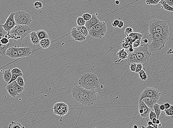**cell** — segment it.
<instances>
[{
	"instance_id": "cell-56",
	"label": "cell",
	"mask_w": 173,
	"mask_h": 128,
	"mask_svg": "<svg viewBox=\"0 0 173 128\" xmlns=\"http://www.w3.org/2000/svg\"><path fill=\"white\" fill-rule=\"evenodd\" d=\"M153 128H158V125L157 124H154L153 126Z\"/></svg>"
},
{
	"instance_id": "cell-34",
	"label": "cell",
	"mask_w": 173,
	"mask_h": 128,
	"mask_svg": "<svg viewBox=\"0 0 173 128\" xmlns=\"http://www.w3.org/2000/svg\"><path fill=\"white\" fill-rule=\"evenodd\" d=\"M86 21L81 17H78L77 19L76 23L77 26H85V24H86Z\"/></svg>"
},
{
	"instance_id": "cell-11",
	"label": "cell",
	"mask_w": 173,
	"mask_h": 128,
	"mask_svg": "<svg viewBox=\"0 0 173 128\" xmlns=\"http://www.w3.org/2000/svg\"><path fill=\"white\" fill-rule=\"evenodd\" d=\"M53 113L60 116H63L66 115L69 111V107L67 104L60 102L55 104L53 108Z\"/></svg>"
},
{
	"instance_id": "cell-2",
	"label": "cell",
	"mask_w": 173,
	"mask_h": 128,
	"mask_svg": "<svg viewBox=\"0 0 173 128\" xmlns=\"http://www.w3.org/2000/svg\"><path fill=\"white\" fill-rule=\"evenodd\" d=\"M78 85L89 90L94 91L99 88V80L96 74L91 73H86L80 76Z\"/></svg>"
},
{
	"instance_id": "cell-15",
	"label": "cell",
	"mask_w": 173,
	"mask_h": 128,
	"mask_svg": "<svg viewBox=\"0 0 173 128\" xmlns=\"http://www.w3.org/2000/svg\"><path fill=\"white\" fill-rule=\"evenodd\" d=\"M5 55L11 58H19L17 47L11 46L9 47L6 50Z\"/></svg>"
},
{
	"instance_id": "cell-39",
	"label": "cell",
	"mask_w": 173,
	"mask_h": 128,
	"mask_svg": "<svg viewBox=\"0 0 173 128\" xmlns=\"http://www.w3.org/2000/svg\"><path fill=\"white\" fill-rule=\"evenodd\" d=\"M34 6L36 9H38L42 8L43 4L40 1H36L34 3Z\"/></svg>"
},
{
	"instance_id": "cell-14",
	"label": "cell",
	"mask_w": 173,
	"mask_h": 128,
	"mask_svg": "<svg viewBox=\"0 0 173 128\" xmlns=\"http://www.w3.org/2000/svg\"><path fill=\"white\" fill-rule=\"evenodd\" d=\"M17 52L19 58L29 56L31 53L32 50L29 47H17Z\"/></svg>"
},
{
	"instance_id": "cell-16",
	"label": "cell",
	"mask_w": 173,
	"mask_h": 128,
	"mask_svg": "<svg viewBox=\"0 0 173 128\" xmlns=\"http://www.w3.org/2000/svg\"><path fill=\"white\" fill-rule=\"evenodd\" d=\"M100 22V20L96 15L92 14V17L91 19L88 21H86L85 26L89 31L92 27L94 26Z\"/></svg>"
},
{
	"instance_id": "cell-46",
	"label": "cell",
	"mask_w": 173,
	"mask_h": 128,
	"mask_svg": "<svg viewBox=\"0 0 173 128\" xmlns=\"http://www.w3.org/2000/svg\"><path fill=\"white\" fill-rule=\"evenodd\" d=\"M162 1L168 4V5L173 7V0H162Z\"/></svg>"
},
{
	"instance_id": "cell-48",
	"label": "cell",
	"mask_w": 173,
	"mask_h": 128,
	"mask_svg": "<svg viewBox=\"0 0 173 128\" xmlns=\"http://www.w3.org/2000/svg\"><path fill=\"white\" fill-rule=\"evenodd\" d=\"M160 108L161 111H164L165 110V108L164 103H162L160 105Z\"/></svg>"
},
{
	"instance_id": "cell-29",
	"label": "cell",
	"mask_w": 173,
	"mask_h": 128,
	"mask_svg": "<svg viewBox=\"0 0 173 128\" xmlns=\"http://www.w3.org/2000/svg\"><path fill=\"white\" fill-rule=\"evenodd\" d=\"M153 108L154 110V112L157 116V119H159L161 113V111L160 108V105L156 103L154 105Z\"/></svg>"
},
{
	"instance_id": "cell-57",
	"label": "cell",
	"mask_w": 173,
	"mask_h": 128,
	"mask_svg": "<svg viewBox=\"0 0 173 128\" xmlns=\"http://www.w3.org/2000/svg\"><path fill=\"white\" fill-rule=\"evenodd\" d=\"M144 128H153V126H150V125H148V126L145 127H144Z\"/></svg>"
},
{
	"instance_id": "cell-21",
	"label": "cell",
	"mask_w": 173,
	"mask_h": 128,
	"mask_svg": "<svg viewBox=\"0 0 173 128\" xmlns=\"http://www.w3.org/2000/svg\"><path fill=\"white\" fill-rule=\"evenodd\" d=\"M6 88L7 92L11 97H15L19 94L16 91L14 88L11 85V83L8 84L6 85Z\"/></svg>"
},
{
	"instance_id": "cell-58",
	"label": "cell",
	"mask_w": 173,
	"mask_h": 128,
	"mask_svg": "<svg viewBox=\"0 0 173 128\" xmlns=\"http://www.w3.org/2000/svg\"><path fill=\"white\" fill-rule=\"evenodd\" d=\"M133 128H138L139 127L137 125H134V126H133Z\"/></svg>"
},
{
	"instance_id": "cell-9",
	"label": "cell",
	"mask_w": 173,
	"mask_h": 128,
	"mask_svg": "<svg viewBox=\"0 0 173 128\" xmlns=\"http://www.w3.org/2000/svg\"><path fill=\"white\" fill-rule=\"evenodd\" d=\"M14 18L17 25L29 26L32 22L31 15L24 11H19L14 13Z\"/></svg>"
},
{
	"instance_id": "cell-54",
	"label": "cell",
	"mask_w": 173,
	"mask_h": 128,
	"mask_svg": "<svg viewBox=\"0 0 173 128\" xmlns=\"http://www.w3.org/2000/svg\"><path fill=\"white\" fill-rule=\"evenodd\" d=\"M115 3L116 6H118L119 5V3H120V2H119V0H116Z\"/></svg>"
},
{
	"instance_id": "cell-31",
	"label": "cell",
	"mask_w": 173,
	"mask_h": 128,
	"mask_svg": "<svg viewBox=\"0 0 173 128\" xmlns=\"http://www.w3.org/2000/svg\"><path fill=\"white\" fill-rule=\"evenodd\" d=\"M25 127L22 126V125L20 124V123H18L17 121H11V123L9 125V128H24Z\"/></svg>"
},
{
	"instance_id": "cell-30",
	"label": "cell",
	"mask_w": 173,
	"mask_h": 128,
	"mask_svg": "<svg viewBox=\"0 0 173 128\" xmlns=\"http://www.w3.org/2000/svg\"><path fill=\"white\" fill-rule=\"evenodd\" d=\"M139 74L140 78L142 81H146L148 77L146 71L143 69L138 73Z\"/></svg>"
},
{
	"instance_id": "cell-42",
	"label": "cell",
	"mask_w": 173,
	"mask_h": 128,
	"mask_svg": "<svg viewBox=\"0 0 173 128\" xmlns=\"http://www.w3.org/2000/svg\"><path fill=\"white\" fill-rule=\"evenodd\" d=\"M11 72H12V74H19L22 73V70L17 68H15L13 69L12 70H11Z\"/></svg>"
},
{
	"instance_id": "cell-22",
	"label": "cell",
	"mask_w": 173,
	"mask_h": 128,
	"mask_svg": "<svg viewBox=\"0 0 173 128\" xmlns=\"http://www.w3.org/2000/svg\"><path fill=\"white\" fill-rule=\"evenodd\" d=\"M30 39L31 42L34 45H37L39 43L40 40L38 37L37 32L35 31H32L30 34Z\"/></svg>"
},
{
	"instance_id": "cell-7",
	"label": "cell",
	"mask_w": 173,
	"mask_h": 128,
	"mask_svg": "<svg viewBox=\"0 0 173 128\" xmlns=\"http://www.w3.org/2000/svg\"><path fill=\"white\" fill-rule=\"evenodd\" d=\"M31 29L26 25H16L10 31V33L13 39L21 41L29 34Z\"/></svg>"
},
{
	"instance_id": "cell-53",
	"label": "cell",
	"mask_w": 173,
	"mask_h": 128,
	"mask_svg": "<svg viewBox=\"0 0 173 128\" xmlns=\"http://www.w3.org/2000/svg\"><path fill=\"white\" fill-rule=\"evenodd\" d=\"M142 42H144V43L148 44V42H149V40H148L147 39H144L143 40V41H142Z\"/></svg>"
},
{
	"instance_id": "cell-20",
	"label": "cell",
	"mask_w": 173,
	"mask_h": 128,
	"mask_svg": "<svg viewBox=\"0 0 173 128\" xmlns=\"http://www.w3.org/2000/svg\"><path fill=\"white\" fill-rule=\"evenodd\" d=\"M128 53L127 51L126 50L125 48L120 49L117 53L116 56H118L119 58V61L127 59L128 56Z\"/></svg>"
},
{
	"instance_id": "cell-12",
	"label": "cell",
	"mask_w": 173,
	"mask_h": 128,
	"mask_svg": "<svg viewBox=\"0 0 173 128\" xmlns=\"http://www.w3.org/2000/svg\"><path fill=\"white\" fill-rule=\"evenodd\" d=\"M14 13H12L9 15L3 25H0L6 31L10 32L11 30L17 25L14 18Z\"/></svg>"
},
{
	"instance_id": "cell-28",
	"label": "cell",
	"mask_w": 173,
	"mask_h": 128,
	"mask_svg": "<svg viewBox=\"0 0 173 128\" xmlns=\"http://www.w3.org/2000/svg\"><path fill=\"white\" fill-rule=\"evenodd\" d=\"M159 3L160 4L161 7L162 9L170 12H172L173 13V7L168 5V4L162 0H161L159 2Z\"/></svg>"
},
{
	"instance_id": "cell-18",
	"label": "cell",
	"mask_w": 173,
	"mask_h": 128,
	"mask_svg": "<svg viewBox=\"0 0 173 128\" xmlns=\"http://www.w3.org/2000/svg\"><path fill=\"white\" fill-rule=\"evenodd\" d=\"M159 100L155 98H150V97H146L143 98L142 101L150 109L153 108L154 105L159 101Z\"/></svg>"
},
{
	"instance_id": "cell-33",
	"label": "cell",
	"mask_w": 173,
	"mask_h": 128,
	"mask_svg": "<svg viewBox=\"0 0 173 128\" xmlns=\"http://www.w3.org/2000/svg\"><path fill=\"white\" fill-rule=\"evenodd\" d=\"M17 84L20 87H24L25 85V82L24 81L23 78V76H20L17 77L16 80Z\"/></svg>"
},
{
	"instance_id": "cell-51",
	"label": "cell",
	"mask_w": 173,
	"mask_h": 128,
	"mask_svg": "<svg viewBox=\"0 0 173 128\" xmlns=\"http://www.w3.org/2000/svg\"><path fill=\"white\" fill-rule=\"evenodd\" d=\"M147 123L148 125H150V126H153L154 125V124H153L151 121H148Z\"/></svg>"
},
{
	"instance_id": "cell-43",
	"label": "cell",
	"mask_w": 173,
	"mask_h": 128,
	"mask_svg": "<svg viewBox=\"0 0 173 128\" xmlns=\"http://www.w3.org/2000/svg\"><path fill=\"white\" fill-rule=\"evenodd\" d=\"M137 63H134L131 64L130 65V70L132 72H135L136 68Z\"/></svg>"
},
{
	"instance_id": "cell-55",
	"label": "cell",
	"mask_w": 173,
	"mask_h": 128,
	"mask_svg": "<svg viewBox=\"0 0 173 128\" xmlns=\"http://www.w3.org/2000/svg\"><path fill=\"white\" fill-rule=\"evenodd\" d=\"M160 123V120H159V119H157V120H156V124L159 125Z\"/></svg>"
},
{
	"instance_id": "cell-60",
	"label": "cell",
	"mask_w": 173,
	"mask_h": 128,
	"mask_svg": "<svg viewBox=\"0 0 173 128\" xmlns=\"http://www.w3.org/2000/svg\"><path fill=\"white\" fill-rule=\"evenodd\" d=\"M145 1H146V0H145Z\"/></svg>"
},
{
	"instance_id": "cell-1",
	"label": "cell",
	"mask_w": 173,
	"mask_h": 128,
	"mask_svg": "<svg viewBox=\"0 0 173 128\" xmlns=\"http://www.w3.org/2000/svg\"><path fill=\"white\" fill-rule=\"evenodd\" d=\"M72 92L74 99L83 105H92L97 101V94L94 91L86 89L79 85L74 87Z\"/></svg>"
},
{
	"instance_id": "cell-52",
	"label": "cell",
	"mask_w": 173,
	"mask_h": 128,
	"mask_svg": "<svg viewBox=\"0 0 173 128\" xmlns=\"http://www.w3.org/2000/svg\"><path fill=\"white\" fill-rule=\"evenodd\" d=\"M157 118H154L151 121H152L154 124H156V120H157Z\"/></svg>"
},
{
	"instance_id": "cell-25",
	"label": "cell",
	"mask_w": 173,
	"mask_h": 128,
	"mask_svg": "<svg viewBox=\"0 0 173 128\" xmlns=\"http://www.w3.org/2000/svg\"><path fill=\"white\" fill-rule=\"evenodd\" d=\"M11 85L12 86V87L14 88L16 90V91L18 93V94H20V93H22L23 92V91L24 90V87H20V86H19V85L17 84V82L16 80H14V81H13L12 82H11Z\"/></svg>"
},
{
	"instance_id": "cell-4",
	"label": "cell",
	"mask_w": 173,
	"mask_h": 128,
	"mask_svg": "<svg viewBox=\"0 0 173 128\" xmlns=\"http://www.w3.org/2000/svg\"><path fill=\"white\" fill-rule=\"evenodd\" d=\"M149 31L158 32L168 41L170 35L169 26L165 21L158 18L152 20L149 24Z\"/></svg>"
},
{
	"instance_id": "cell-38",
	"label": "cell",
	"mask_w": 173,
	"mask_h": 128,
	"mask_svg": "<svg viewBox=\"0 0 173 128\" xmlns=\"http://www.w3.org/2000/svg\"><path fill=\"white\" fill-rule=\"evenodd\" d=\"M141 39H138L136 40L132 44V47L134 48H136L139 47L141 44Z\"/></svg>"
},
{
	"instance_id": "cell-19",
	"label": "cell",
	"mask_w": 173,
	"mask_h": 128,
	"mask_svg": "<svg viewBox=\"0 0 173 128\" xmlns=\"http://www.w3.org/2000/svg\"><path fill=\"white\" fill-rule=\"evenodd\" d=\"M128 53V56L127 58V62L129 65L134 63H140L138 60L135 54L134 53H129L127 51Z\"/></svg>"
},
{
	"instance_id": "cell-6",
	"label": "cell",
	"mask_w": 173,
	"mask_h": 128,
	"mask_svg": "<svg viewBox=\"0 0 173 128\" xmlns=\"http://www.w3.org/2000/svg\"><path fill=\"white\" fill-rule=\"evenodd\" d=\"M135 49L134 53L135 54L139 62L142 63L143 66L146 65L149 61L151 55V52L148 48V44L144 43L142 42L139 47Z\"/></svg>"
},
{
	"instance_id": "cell-59",
	"label": "cell",
	"mask_w": 173,
	"mask_h": 128,
	"mask_svg": "<svg viewBox=\"0 0 173 128\" xmlns=\"http://www.w3.org/2000/svg\"><path fill=\"white\" fill-rule=\"evenodd\" d=\"M159 126L161 127V126H162V125L161 124H160H160H159Z\"/></svg>"
},
{
	"instance_id": "cell-61",
	"label": "cell",
	"mask_w": 173,
	"mask_h": 128,
	"mask_svg": "<svg viewBox=\"0 0 173 128\" xmlns=\"http://www.w3.org/2000/svg\"><path fill=\"white\" fill-rule=\"evenodd\" d=\"M115 1H116V0H115Z\"/></svg>"
},
{
	"instance_id": "cell-45",
	"label": "cell",
	"mask_w": 173,
	"mask_h": 128,
	"mask_svg": "<svg viewBox=\"0 0 173 128\" xmlns=\"http://www.w3.org/2000/svg\"><path fill=\"white\" fill-rule=\"evenodd\" d=\"M119 20H115L112 23V25L113 27L116 28L117 27L118 24L119 23Z\"/></svg>"
},
{
	"instance_id": "cell-32",
	"label": "cell",
	"mask_w": 173,
	"mask_h": 128,
	"mask_svg": "<svg viewBox=\"0 0 173 128\" xmlns=\"http://www.w3.org/2000/svg\"><path fill=\"white\" fill-rule=\"evenodd\" d=\"M165 112V115L167 116H171L173 117V106L171 105L170 108L168 109H165L164 110Z\"/></svg>"
},
{
	"instance_id": "cell-47",
	"label": "cell",
	"mask_w": 173,
	"mask_h": 128,
	"mask_svg": "<svg viewBox=\"0 0 173 128\" xmlns=\"http://www.w3.org/2000/svg\"><path fill=\"white\" fill-rule=\"evenodd\" d=\"M124 26V22L122 21H119V23L117 27L119 29H122Z\"/></svg>"
},
{
	"instance_id": "cell-17",
	"label": "cell",
	"mask_w": 173,
	"mask_h": 128,
	"mask_svg": "<svg viewBox=\"0 0 173 128\" xmlns=\"http://www.w3.org/2000/svg\"><path fill=\"white\" fill-rule=\"evenodd\" d=\"M139 108H142L144 110V114L141 117L146 118L149 116L150 112L151 109L149 108L142 101L140 102H139Z\"/></svg>"
},
{
	"instance_id": "cell-10",
	"label": "cell",
	"mask_w": 173,
	"mask_h": 128,
	"mask_svg": "<svg viewBox=\"0 0 173 128\" xmlns=\"http://www.w3.org/2000/svg\"><path fill=\"white\" fill-rule=\"evenodd\" d=\"M161 94L160 92L157 89L152 87L146 88L140 95L139 102H140L143 98L146 97L155 98L159 100Z\"/></svg>"
},
{
	"instance_id": "cell-50",
	"label": "cell",
	"mask_w": 173,
	"mask_h": 128,
	"mask_svg": "<svg viewBox=\"0 0 173 128\" xmlns=\"http://www.w3.org/2000/svg\"><path fill=\"white\" fill-rule=\"evenodd\" d=\"M165 106V109H168V108H170L171 106V105L168 103H164Z\"/></svg>"
},
{
	"instance_id": "cell-26",
	"label": "cell",
	"mask_w": 173,
	"mask_h": 128,
	"mask_svg": "<svg viewBox=\"0 0 173 128\" xmlns=\"http://www.w3.org/2000/svg\"><path fill=\"white\" fill-rule=\"evenodd\" d=\"M36 32L40 40L45 38H49L48 34L45 30H38Z\"/></svg>"
},
{
	"instance_id": "cell-3",
	"label": "cell",
	"mask_w": 173,
	"mask_h": 128,
	"mask_svg": "<svg viewBox=\"0 0 173 128\" xmlns=\"http://www.w3.org/2000/svg\"><path fill=\"white\" fill-rule=\"evenodd\" d=\"M16 40L13 39L10 32L6 31L0 25V55H6V52L9 47H16Z\"/></svg>"
},
{
	"instance_id": "cell-24",
	"label": "cell",
	"mask_w": 173,
	"mask_h": 128,
	"mask_svg": "<svg viewBox=\"0 0 173 128\" xmlns=\"http://www.w3.org/2000/svg\"><path fill=\"white\" fill-rule=\"evenodd\" d=\"M3 78L4 81L7 83L9 82L11 80L12 75L11 69H6L3 71Z\"/></svg>"
},
{
	"instance_id": "cell-35",
	"label": "cell",
	"mask_w": 173,
	"mask_h": 128,
	"mask_svg": "<svg viewBox=\"0 0 173 128\" xmlns=\"http://www.w3.org/2000/svg\"><path fill=\"white\" fill-rule=\"evenodd\" d=\"M161 0H146V2L148 5H157Z\"/></svg>"
},
{
	"instance_id": "cell-37",
	"label": "cell",
	"mask_w": 173,
	"mask_h": 128,
	"mask_svg": "<svg viewBox=\"0 0 173 128\" xmlns=\"http://www.w3.org/2000/svg\"><path fill=\"white\" fill-rule=\"evenodd\" d=\"M82 17L84 18L86 21H88L90 20L92 17V15H91L89 13H85L82 15Z\"/></svg>"
},
{
	"instance_id": "cell-23",
	"label": "cell",
	"mask_w": 173,
	"mask_h": 128,
	"mask_svg": "<svg viewBox=\"0 0 173 128\" xmlns=\"http://www.w3.org/2000/svg\"><path fill=\"white\" fill-rule=\"evenodd\" d=\"M51 42L49 38H45L40 40L39 44L42 48L47 49L50 45Z\"/></svg>"
},
{
	"instance_id": "cell-13",
	"label": "cell",
	"mask_w": 173,
	"mask_h": 128,
	"mask_svg": "<svg viewBox=\"0 0 173 128\" xmlns=\"http://www.w3.org/2000/svg\"><path fill=\"white\" fill-rule=\"evenodd\" d=\"M70 35L72 38L76 41H83L86 39V37L81 34L76 27H73L71 30Z\"/></svg>"
},
{
	"instance_id": "cell-36",
	"label": "cell",
	"mask_w": 173,
	"mask_h": 128,
	"mask_svg": "<svg viewBox=\"0 0 173 128\" xmlns=\"http://www.w3.org/2000/svg\"><path fill=\"white\" fill-rule=\"evenodd\" d=\"M23 73H20V74H12V78H11V80L9 81V82H8V84H10V83L12 82L13 81L15 80H16V79L17 78V77H19V76H23Z\"/></svg>"
},
{
	"instance_id": "cell-27",
	"label": "cell",
	"mask_w": 173,
	"mask_h": 128,
	"mask_svg": "<svg viewBox=\"0 0 173 128\" xmlns=\"http://www.w3.org/2000/svg\"><path fill=\"white\" fill-rule=\"evenodd\" d=\"M76 29L81 32V34L84 36L87 37L88 35V30L87 29L85 26H77L76 27Z\"/></svg>"
},
{
	"instance_id": "cell-8",
	"label": "cell",
	"mask_w": 173,
	"mask_h": 128,
	"mask_svg": "<svg viewBox=\"0 0 173 128\" xmlns=\"http://www.w3.org/2000/svg\"><path fill=\"white\" fill-rule=\"evenodd\" d=\"M107 29L105 22H100L89 30L88 35L96 39H101L106 34Z\"/></svg>"
},
{
	"instance_id": "cell-40",
	"label": "cell",
	"mask_w": 173,
	"mask_h": 128,
	"mask_svg": "<svg viewBox=\"0 0 173 128\" xmlns=\"http://www.w3.org/2000/svg\"><path fill=\"white\" fill-rule=\"evenodd\" d=\"M143 66L142 63H138L137 64L136 68V71L135 72L136 73H138L141 70H142L143 69Z\"/></svg>"
},
{
	"instance_id": "cell-41",
	"label": "cell",
	"mask_w": 173,
	"mask_h": 128,
	"mask_svg": "<svg viewBox=\"0 0 173 128\" xmlns=\"http://www.w3.org/2000/svg\"><path fill=\"white\" fill-rule=\"evenodd\" d=\"M133 32H134V30L132 28L130 27L126 28L125 31V34L126 35L127 37Z\"/></svg>"
},
{
	"instance_id": "cell-49",
	"label": "cell",
	"mask_w": 173,
	"mask_h": 128,
	"mask_svg": "<svg viewBox=\"0 0 173 128\" xmlns=\"http://www.w3.org/2000/svg\"><path fill=\"white\" fill-rule=\"evenodd\" d=\"M134 51H135V49L132 46L129 47L128 49V52H129V53H134Z\"/></svg>"
},
{
	"instance_id": "cell-44",
	"label": "cell",
	"mask_w": 173,
	"mask_h": 128,
	"mask_svg": "<svg viewBox=\"0 0 173 128\" xmlns=\"http://www.w3.org/2000/svg\"><path fill=\"white\" fill-rule=\"evenodd\" d=\"M149 117L151 121L153 119V118H157V116H156V114L155 113V112H153L151 110L150 112Z\"/></svg>"
},
{
	"instance_id": "cell-5",
	"label": "cell",
	"mask_w": 173,
	"mask_h": 128,
	"mask_svg": "<svg viewBox=\"0 0 173 128\" xmlns=\"http://www.w3.org/2000/svg\"><path fill=\"white\" fill-rule=\"evenodd\" d=\"M149 32V37L152 41L151 44H148V48L150 51L151 52L162 49L168 41L161 34L155 31H150Z\"/></svg>"
}]
</instances>
